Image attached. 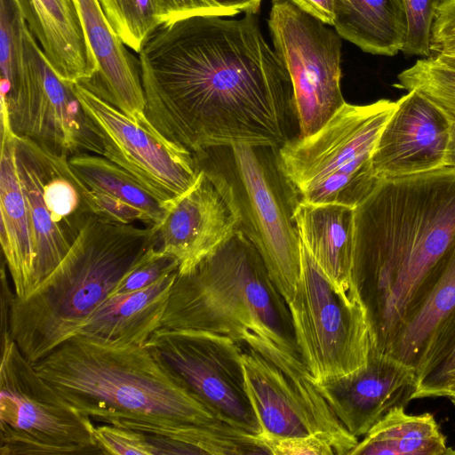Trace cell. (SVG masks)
<instances>
[{
    "label": "cell",
    "instance_id": "cell-22",
    "mask_svg": "<svg viewBox=\"0 0 455 455\" xmlns=\"http://www.w3.org/2000/svg\"><path fill=\"white\" fill-rule=\"evenodd\" d=\"M30 32L64 81L84 84L97 65L87 44L75 0H24Z\"/></svg>",
    "mask_w": 455,
    "mask_h": 455
},
{
    "label": "cell",
    "instance_id": "cell-17",
    "mask_svg": "<svg viewBox=\"0 0 455 455\" xmlns=\"http://www.w3.org/2000/svg\"><path fill=\"white\" fill-rule=\"evenodd\" d=\"M316 385L339 422L359 438L390 410L413 399L417 370L371 347L363 366Z\"/></svg>",
    "mask_w": 455,
    "mask_h": 455
},
{
    "label": "cell",
    "instance_id": "cell-21",
    "mask_svg": "<svg viewBox=\"0 0 455 455\" xmlns=\"http://www.w3.org/2000/svg\"><path fill=\"white\" fill-rule=\"evenodd\" d=\"M177 274L178 270L144 289L108 296L76 334L104 345L145 346L161 327Z\"/></svg>",
    "mask_w": 455,
    "mask_h": 455
},
{
    "label": "cell",
    "instance_id": "cell-2",
    "mask_svg": "<svg viewBox=\"0 0 455 455\" xmlns=\"http://www.w3.org/2000/svg\"><path fill=\"white\" fill-rule=\"evenodd\" d=\"M455 241V167L382 180L355 208L352 286L387 354Z\"/></svg>",
    "mask_w": 455,
    "mask_h": 455
},
{
    "label": "cell",
    "instance_id": "cell-26",
    "mask_svg": "<svg viewBox=\"0 0 455 455\" xmlns=\"http://www.w3.org/2000/svg\"><path fill=\"white\" fill-rule=\"evenodd\" d=\"M455 307V241L435 267L428 291L387 354L416 368L435 325Z\"/></svg>",
    "mask_w": 455,
    "mask_h": 455
},
{
    "label": "cell",
    "instance_id": "cell-20",
    "mask_svg": "<svg viewBox=\"0 0 455 455\" xmlns=\"http://www.w3.org/2000/svg\"><path fill=\"white\" fill-rule=\"evenodd\" d=\"M0 242L14 297L26 299L35 292L34 249L26 198L19 177L14 133L1 112Z\"/></svg>",
    "mask_w": 455,
    "mask_h": 455
},
{
    "label": "cell",
    "instance_id": "cell-18",
    "mask_svg": "<svg viewBox=\"0 0 455 455\" xmlns=\"http://www.w3.org/2000/svg\"><path fill=\"white\" fill-rule=\"evenodd\" d=\"M451 123L428 100L407 92L375 146L371 165L379 180L423 173L445 166Z\"/></svg>",
    "mask_w": 455,
    "mask_h": 455
},
{
    "label": "cell",
    "instance_id": "cell-6",
    "mask_svg": "<svg viewBox=\"0 0 455 455\" xmlns=\"http://www.w3.org/2000/svg\"><path fill=\"white\" fill-rule=\"evenodd\" d=\"M397 100L345 103L318 131L276 148L279 167L296 197L355 208L377 186L372 154Z\"/></svg>",
    "mask_w": 455,
    "mask_h": 455
},
{
    "label": "cell",
    "instance_id": "cell-4",
    "mask_svg": "<svg viewBox=\"0 0 455 455\" xmlns=\"http://www.w3.org/2000/svg\"><path fill=\"white\" fill-rule=\"evenodd\" d=\"M156 243L155 226L145 228L89 217L69 251L26 299L13 296L10 331L35 364L76 334L123 276Z\"/></svg>",
    "mask_w": 455,
    "mask_h": 455
},
{
    "label": "cell",
    "instance_id": "cell-41",
    "mask_svg": "<svg viewBox=\"0 0 455 455\" xmlns=\"http://www.w3.org/2000/svg\"><path fill=\"white\" fill-rule=\"evenodd\" d=\"M451 399V401L452 402V403L455 405V393L449 397Z\"/></svg>",
    "mask_w": 455,
    "mask_h": 455
},
{
    "label": "cell",
    "instance_id": "cell-32",
    "mask_svg": "<svg viewBox=\"0 0 455 455\" xmlns=\"http://www.w3.org/2000/svg\"><path fill=\"white\" fill-rule=\"evenodd\" d=\"M407 17V36L402 52L430 57V35L436 12L445 0H402Z\"/></svg>",
    "mask_w": 455,
    "mask_h": 455
},
{
    "label": "cell",
    "instance_id": "cell-8",
    "mask_svg": "<svg viewBox=\"0 0 455 455\" xmlns=\"http://www.w3.org/2000/svg\"><path fill=\"white\" fill-rule=\"evenodd\" d=\"M94 426L36 371L12 335L1 339V455H102Z\"/></svg>",
    "mask_w": 455,
    "mask_h": 455
},
{
    "label": "cell",
    "instance_id": "cell-30",
    "mask_svg": "<svg viewBox=\"0 0 455 455\" xmlns=\"http://www.w3.org/2000/svg\"><path fill=\"white\" fill-rule=\"evenodd\" d=\"M98 1L116 34L138 53L148 37L163 25L158 0Z\"/></svg>",
    "mask_w": 455,
    "mask_h": 455
},
{
    "label": "cell",
    "instance_id": "cell-35",
    "mask_svg": "<svg viewBox=\"0 0 455 455\" xmlns=\"http://www.w3.org/2000/svg\"><path fill=\"white\" fill-rule=\"evenodd\" d=\"M429 48L430 57L455 69V0H445L438 8Z\"/></svg>",
    "mask_w": 455,
    "mask_h": 455
},
{
    "label": "cell",
    "instance_id": "cell-40",
    "mask_svg": "<svg viewBox=\"0 0 455 455\" xmlns=\"http://www.w3.org/2000/svg\"><path fill=\"white\" fill-rule=\"evenodd\" d=\"M445 166L455 167V124H451Z\"/></svg>",
    "mask_w": 455,
    "mask_h": 455
},
{
    "label": "cell",
    "instance_id": "cell-10",
    "mask_svg": "<svg viewBox=\"0 0 455 455\" xmlns=\"http://www.w3.org/2000/svg\"><path fill=\"white\" fill-rule=\"evenodd\" d=\"M14 144L29 216L36 292L94 212L91 191L71 169L68 156L15 134Z\"/></svg>",
    "mask_w": 455,
    "mask_h": 455
},
{
    "label": "cell",
    "instance_id": "cell-16",
    "mask_svg": "<svg viewBox=\"0 0 455 455\" xmlns=\"http://www.w3.org/2000/svg\"><path fill=\"white\" fill-rule=\"evenodd\" d=\"M196 184L171 203L156 227V246L178 259L179 272L191 268L227 241L241 224L233 188L220 171L201 165Z\"/></svg>",
    "mask_w": 455,
    "mask_h": 455
},
{
    "label": "cell",
    "instance_id": "cell-15",
    "mask_svg": "<svg viewBox=\"0 0 455 455\" xmlns=\"http://www.w3.org/2000/svg\"><path fill=\"white\" fill-rule=\"evenodd\" d=\"M238 343L247 393L261 434L320 435L332 443L337 455H350L359 440L339 422L319 389L299 383L254 348Z\"/></svg>",
    "mask_w": 455,
    "mask_h": 455
},
{
    "label": "cell",
    "instance_id": "cell-25",
    "mask_svg": "<svg viewBox=\"0 0 455 455\" xmlns=\"http://www.w3.org/2000/svg\"><path fill=\"white\" fill-rule=\"evenodd\" d=\"M433 414L411 415L405 406L390 410L358 441L350 455H451Z\"/></svg>",
    "mask_w": 455,
    "mask_h": 455
},
{
    "label": "cell",
    "instance_id": "cell-1",
    "mask_svg": "<svg viewBox=\"0 0 455 455\" xmlns=\"http://www.w3.org/2000/svg\"><path fill=\"white\" fill-rule=\"evenodd\" d=\"M150 124L193 154L297 137L290 75L255 14L195 16L161 25L139 52Z\"/></svg>",
    "mask_w": 455,
    "mask_h": 455
},
{
    "label": "cell",
    "instance_id": "cell-36",
    "mask_svg": "<svg viewBox=\"0 0 455 455\" xmlns=\"http://www.w3.org/2000/svg\"><path fill=\"white\" fill-rule=\"evenodd\" d=\"M267 454L271 455H337L332 443L320 435L277 436L257 435Z\"/></svg>",
    "mask_w": 455,
    "mask_h": 455
},
{
    "label": "cell",
    "instance_id": "cell-24",
    "mask_svg": "<svg viewBox=\"0 0 455 455\" xmlns=\"http://www.w3.org/2000/svg\"><path fill=\"white\" fill-rule=\"evenodd\" d=\"M333 27L365 52L395 56L407 36L402 0H333Z\"/></svg>",
    "mask_w": 455,
    "mask_h": 455
},
{
    "label": "cell",
    "instance_id": "cell-38",
    "mask_svg": "<svg viewBox=\"0 0 455 455\" xmlns=\"http://www.w3.org/2000/svg\"><path fill=\"white\" fill-rule=\"evenodd\" d=\"M306 13L333 26V0H290Z\"/></svg>",
    "mask_w": 455,
    "mask_h": 455
},
{
    "label": "cell",
    "instance_id": "cell-33",
    "mask_svg": "<svg viewBox=\"0 0 455 455\" xmlns=\"http://www.w3.org/2000/svg\"><path fill=\"white\" fill-rule=\"evenodd\" d=\"M179 267L177 259L158 250L155 244L123 276L110 295L132 292L148 287L179 270Z\"/></svg>",
    "mask_w": 455,
    "mask_h": 455
},
{
    "label": "cell",
    "instance_id": "cell-7",
    "mask_svg": "<svg viewBox=\"0 0 455 455\" xmlns=\"http://www.w3.org/2000/svg\"><path fill=\"white\" fill-rule=\"evenodd\" d=\"M199 166L220 171L230 182L241 229L261 256L289 303L301 267V243L293 220L298 198L283 175L276 148L234 145L194 154Z\"/></svg>",
    "mask_w": 455,
    "mask_h": 455
},
{
    "label": "cell",
    "instance_id": "cell-9",
    "mask_svg": "<svg viewBox=\"0 0 455 455\" xmlns=\"http://www.w3.org/2000/svg\"><path fill=\"white\" fill-rule=\"evenodd\" d=\"M288 305L300 355L315 382L367 363L370 327L355 290L338 289L302 243L299 277Z\"/></svg>",
    "mask_w": 455,
    "mask_h": 455
},
{
    "label": "cell",
    "instance_id": "cell-12",
    "mask_svg": "<svg viewBox=\"0 0 455 455\" xmlns=\"http://www.w3.org/2000/svg\"><path fill=\"white\" fill-rule=\"evenodd\" d=\"M145 346L222 421L253 435L262 433L237 341L212 331L160 328Z\"/></svg>",
    "mask_w": 455,
    "mask_h": 455
},
{
    "label": "cell",
    "instance_id": "cell-27",
    "mask_svg": "<svg viewBox=\"0 0 455 455\" xmlns=\"http://www.w3.org/2000/svg\"><path fill=\"white\" fill-rule=\"evenodd\" d=\"M68 163L83 183L95 192L108 195L146 213L152 226L160 224L164 205L140 181L103 156L82 153L68 157Z\"/></svg>",
    "mask_w": 455,
    "mask_h": 455
},
{
    "label": "cell",
    "instance_id": "cell-28",
    "mask_svg": "<svg viewBox=\"0 0 455 455\" xmlns=\"http://www.w3.org/2000/svg\"><path fill=\"white\" fill-rule=\"evenodd\" d=\"M416 370L413 399L450 397L455 393V307L430 333Z\"/></svg>",
    "mask_w": 455,
    "mask_h": 455
},
{
    "label": "cell",
    "instance_id": "cell-29",
    "mask_svg": "<svg viewBox=\"0 0 455 455\" xmlns=\"http://www.w3.org/2000/svg\"><path fill=\"white\" fill-rule=\"evenodd\" d=\"M394 86L419 92L455 124V69L432 57L422 58L398 74Z\"/></svg>",
    "mask_w": 455,
    "mask_h": 455
},
{
    "label": "cell",
    "instance_id": "cell-19",
    "mask_svg": "<svg viewBox=\"0 0 455 455\" xmlns=\"http://www.w3.org/2000/svg\"><path fill=\"white\" fill-rule=\"evenodd\" d=\"M75 1L97 65L93 77L83 85L132 120L148 122L139 60L113 30L98 0Z\"/></svg>",
    "mask_w": 455,
    "mask_h": 455
},
{
    "label": "cell",
    "instance_id": "cell-34",
    "mask_svg": "<svg viewBox=\"0 0 455 455\" xmlns=\"http://www.w3.org/2000/svg\"><path fill=\"white\" fill-rule=\"evenodd\" d=\"M96 443L102 455L161 454L154 436L108 424L94 426Z\"/></svg>",
    "mask_w": 455,
    "mask_h": 455
},
{
    "label": "cell",
    "instance_id": "cell-3",
    "mask_svg": "<svg viewBox=\"0 0 455 455\" xmlns=\"http://www.w3.org/2000/svg\"><path fill=\"white\" fill-rule=\"evenodd\" d=\"M34 366L92 420L165 439L174 454L228 455L235 447L231 428L146 346L104 345L76 334Z\"/></svg>",
    "mask_w": 455,
    "mask_h": 455
},
{
    "label": "cell",
    "instance_id": "cell-23",
    "mask_svg": "<svg viewBox=\"0 0 455 455\" xmlns=\"http://www.w3.org/2000/svg\"><path fill=\"white\" fill-rule=\"evenodd\" d=\"M355 208L341 204L298 200L293 220L300 242L339 290L354 289L351 267Z\"/></svg>",
    "mask_w": 455,
    "mask_h": 455
},
{
    "label": "cell",
    "instance_id": "cell-5",
    "mask_svg": "<svg viewBox=\"0 0 455 455\" xmlns=\"http://www.w3.org/2000/svg\"><path fill=\"white\" fill-rule=\"evenodd\" d=\"M160 328L212 331L237 342L257 335L302 359L288 302L241 229L191 268L178 271Z\"/></svg>",
    "mask_w": 455,
    "mask_h": 455
},
{
    "label": "cell",
    "instance_id": "cell-31",
    "mask_svg": "<svg viewBox=\"0 0 455 455\" xmlns=\"http://www.w3.org/2000/svg\"><path fill=\"white\" fill-rule=\"evenodd\" d=\"M27 28L24 0H0L1 97L13 89L23 73Z\"/></svg>",
    "mask_w": 455,
    "mask_h": 455
},
{
    "label": "cell",
    "instance_id": "cell-14",
    "mask_svg": "<svg viewBox=\"0 0 455 455\" xmlns=\"http://www.w3.org/2000/svg\"><path fill=\"white\" fill-rule=\"evenodd\" d=\"M75 92L101 140L103 156L132 174L165 208L197 181L201 169L191 151L138 123L90 91L73 84Z\"/></svg>",
    "mask_w": 455,
    "mask_h": 455
},
{
    "label": "cell",
    "instance_id": "cell-39",
    "mask_svg": "<svg viewBox=\"0 0 455 455\" xmlns=\"http://www.w3.org/2000/svg\"><path fill=\"white\" fill-rule=\"evenodd\" d=\"M221 8L231 12L235 15L239 12L256 14L259 9L261 0H212Z\"/></svg>",
    "mask_w": 455,
    "mask_h": 455
},
{
    "label": "cell",
    "instance_id": "cell-13",
    "mask_svg": "<svg viewBox=\"0 0 455 455\" xmlns=\"http://www.w3.org/2000/svg\"><path fill=\"white\" fill-rule=\"evenodd\" d=\"M1 111L17 136L68 156L82 153L103 156L101 140L73 84L54 71L28 25L23 73L13 89L1 97Z\"/></svg>",
    "mask_w": 455,
    "mask_h": 455
},
{
    "label": "cell",
    "instance_id": "cell-11",
    "mask_svg": "<svg viewBox=\"0 0 455 455\" xmlns=\"http://www.w3.org/2000/svg\"><path fill=\"white\" fill-rule=\"evenodd\" d=\"M267 24L275 52L291 77L297 137L310 135L346 103L340 36L290 0H272Z\"/></svg>",
    "mask_w": 455,
    "mask_h": 455
},
{
    "label": "cell",
    "instance_id": "cell-37",
    "mask_svg": "<svg viewBox=\"0 0 455 455\" xmlns=\"http://www.w3.org/2000/svg\"><path fill=\"white\" fill-rule=\"evenodd\" d=\"M163 24L195 16L229 17L235 14L212 0H158Z\"/></svg>",
    "mask_w": 455,
    "mask_h": 455
}]
</instances>
